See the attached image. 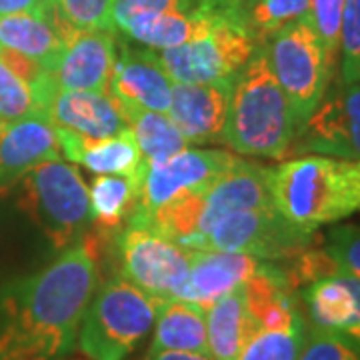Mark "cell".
I'll return each instance as SVG.
<instances>
[{"mask_svg": "<svg viewBox=\"0 0 360 360\" xmlns=\"http://www.w3.org/2000/svg\"><path fill=\"white\" fill-rule=\"evenodd\" d=\"M307 340V322L300 316L286 328L257 330L238 360H298Z\"/></svg>", "mask_w": 360, "mask_h": 360, "instance_id": "f1b7e54d", "label": "cell"}, {"mask_svg": "<svg viewBox=\"0 0 360 360\" xmlns=\"http://www.w3.org/2000/svg\"><path fill=\"white\" fill-rule=\"evenodd\" d=\"M232 82H220V84L172 82V96L167 115L188 144L222 142Z\"/></svg>", "mask_w": 360, "mask_h": 360, "instance_id": "9a60e30c", "label": "cell"}, {"mask_svg": "<svg viewBox=\"0 0 360 360\" xmlns=\"http://www.w3.org/2000/svg\"><path fill=\"white\" fill-rule=\"evenodd\" d=\"M288 155L360 160V82H330L316 110L296 132Z\"/></svg>", "mask_w": 360, "mask_h": 360, "instance_id": "8fae6325", "label": "cell"}, {"mask_svg": "<svg viewBox=\"0 0 360 360\" xmlns=\"http://www.w3.org/2000/svg\"><path fill=\"white\" fill-rule=\"evenodd\" d=\"M116 58V40L108 30H77L65 39L49 75L63 90L108 94Z\"/></svg>", "mask_w": 360, "mask_h": 360, "instance_id": "4fadbf2b", "label": "cell"}, {"mask_svg": "<svg viewBox=\"0 0 360 360\" xmlns=\"http://www.w3.org/2000/svg\"><path fill=\"white\" fill-rule=\"evenodd\" d=\"M193 352L210 359L206 338V310L186 300L165 302L155 321V338L146 354Z\"/></svg>", "mask_w": 360, "mask_h": 360, "instance_id": "603a6c76", "label": "cell"}, {"mask_svg": "<svg viewBox=\"0 0 360 360\" xmlns=\"http://www.w3.org/2000/svg\"><path fill=\"white\" fill-rule=\"evenodd\" d=\"M212 25V14L194 8L191 13H139L118 26L130 39L148 49H174L200 39Z\"/></svg>", "mask_w": 360, "mask_h": 360, "instance_id": "7402d4cb", "label": "cell"}, {"mask_svg": "<svg viewBox=\"0 0 360 360\" xmlns=\"http://www.w3.org/2000/svg\"><path fill=\"white\" fill-rule=\"evenodd\" d=\"M322 248L333 257L340 272L360 281V224L335 226L326 234Z\"/></svg>", "mask_w": 360, "mask_h": 360, "instance_id": "836d02e7", "label": "cell"}, {"mask_svg": "<svg viewBox=\"0 0 360 360\" xmlns=\"http://www.w3.org/2000/svg\"><path fill=\"white\" fill-rule=\"evenodd\" d=\"M226 14H232L257 44H264L284 26L310 14V0H250Z\"/></svg>", "mask_w": 360, "mask_h": 360, "instance_id": "4316f807", "label": "cell"}, {"mask_svg": "<svg viewBox=\"0 0 360 360\" xmlns=\"http://www.w3.org/2000/svg\"><path fill=\"white\" fill-rule=\"evenodd\" d=\"M298 360H360V345L342 333L312 326Z\"/></svg>", "mask_w": 360, "mask_h": 360, "instance_id": "1f68e13d", "label": "cell"}, {"mask_svg": "<svg viewBox=\"0 0 360 360\" xmlns=\"http://www.w3.org/2000/svg\"><path fill=\"white\" fill-rule=\"evenodd\" d=\"M258 46L232 14H212L206 34L162 51L158 60L172 82L220 84L238 77Z\"/></svg>", "mask_w": 360, "mask_h": 360, "instance_id": "52a82bcc", "label": "cell"}, {"mask_svg": "<svg viewBox=\"0 0 360 360\" xmlns=\"http://www.w3.org/2000/svg\"><path fill=\"white\" fill-rule=\"evenodd\" d=\"M246 2H250V0H243V4H246ZM243 4H240V6H243ZM240 6H238V8H240ZM232 13H234V11H232Z\"/></svg>", "mask_w": 360, "mask_h": 360, "instance_id": "ab89813d", "label": "cell"}, {"mask_svg": "<svg viewBox=\"0 0 360 360\" xmlns=\"http://www.w3.org/2000/svg\"><path fill=\"white\" fill-rule=\"evenodd\" d=\"M96 243L84 234L39 272L0 286V360H60L96 292Z\"/></svg>", "mask_w": 360, "mask_h": 360, "instance_id": "6da1fadb", "label": "cell"}, {"mask_svg": "<svg viewBox=\"0 0 360 360\" xmlns=\"http://www.w3.org/2000/svg\"><path fill=\"white\" fill-rule=\"evenodd\" d=\"M348 283H350V290L354 296V310H352V316L348 321L347 328L342 330V335L350 336L354 342L360 345V281L354 276H348Z\"/></svg>", "mask_w": 360, "mask_h": 360, "instance_id": "8d00e7d4", "label": "cell"}, {"mask_svg": "<svg viewBox=\"0 0 360 360\" xmlns=\"http://www.w3.org/2000/svg\"><path fill=\"white\" fill-rule=\"evenodd\" d=\"M196 0H115V26L139 13H191Z\"/></svg>", "mask_w": 360, "mask_h": 360, "instance_id": "e575fe53", "label": "cell"}, {"mask_svg": "<svg viewBox=\"0 0 360 360\" xmlns=\"http://www.w3.org/2000/svg\"><path fill=\"white\" fill-rule=\"evenodd\" d=\"M28 116H42L34 90L0 58V122H14Z\"/></svg>", "mask_w": 360, "mask_h": 360, "instance_id": "f546056e", "label": "cell"}, {"mask_svg": "<svg viewBox=\"0 0 360 360\" xmlns=\"http://www.w3.org/2000/svg\"><path fill=\"white\" fill-rule=\"evenodd\" d=\"M22 182V206L56 250L84 238L90 224L89 186L78 170L60 158L32 168Z\"/></svg>", "mask_w": 360, "mask_h": 360, "instance_id": "8992f818", "label": "cell"}, {"mask_svg": "<svg viewBox=\"0 0 360 360\" xmlns=\"http://www.w3.org/2000/svg\"><path fill=\"white\" fill-rule=\"evenodd\" d=\"M46 118L56 129L89 139H110L129 130L115 101L104 92L56 89Z\"/></svg>", "mask_w": 360, "mask_h": 360, "instance_id": "d6986e66", "label": "cell"}, {"mask_svg": "<svg viewBox=\"0 0 360 360\" xmlns=\"http://www.w3.org/2000/svg\"><path fill=\"white\" fill-rule=\"evenodd\" d=\"M316 234L286 220L276 208L234 212L206 232L196 250L248 255L264 262L290 260L314 246Z\"/></svg>", "mask_w": 360, "mask_h": 360, "instance_id": "ba28073f", "label": "cell"}, {"mask_svg": "<svg viewBox=\"0 0 360 360\" xmlns=\"http://www.w3.org/2000/svg\"><path fill=\"white\" fill-rule=\"evenodd\" d=\"M108 96L115 101L120 115L127 110L168 112L172 80L160 65L158 54L120 44L108 84Z\"/></svg>", "mask_w": 360, "mask_h": 360, "instance_id": "7c38bea8", "label": "cell"}, {"mask_svg": "<svg viewBox=\"0 0 360 360\" xmlns=\"http://www.w3.org/2000/svg\"><path fill=\"white\" fill-rule=\"evenodd\" d=\"M314 328L342 333L354 310V296L345 272L324 276L300 290Z\"/></svg>", "mask_w": 360, "mask_h": 360, "instance_id": "d4e9b609", "label": "cell"}, {"mask_svg": "<svg viewBox=\"0 0 360 360\" xmlns=\"http://www.w3.org/2000/svg\"><path fill=\"white\" fill-rule=\"evenodd\" d=\"M142 360H210L202 354H193V352H156V354H146Z\"/></svg>", "mask_w": 360, "mask_h": 360, "instance_id": "f35d334b", "label": "cell"}, {"mask_svg": "<svg viewBox=\"0 0 360 360\" xmlns=\"http://www.w3.org/2000/svg\"><path fill=\"white\" fill-rule=\"evenodd\" d=\"M158 302L122 276L103 284L80 321L77 345L89 360H124L155 326Z\"/></svg>", "mask_w": 360, "mask_h": 360, "instance_id": "277c9868", "label": "cell"}, {"mask_svg": "<svg viewBox=\"0 0 360 360\" xmlns=\"http://www.w3.org/2000/svg\"><path fill=\"white\" fill-rule=\"evenodd\" d=\"M56 142L60 156L66 160L82 165L98 174H118L129 176L141 186L142 172L146 160L134 141L130 129L110 139H89L66 129H56Z\"/></svg>", "mask_w": 360, "mask_h": 360, "instance_id": "ac0fdd59", "label": "cell"}, {"mask_svg": "<svg viewBox=\"0 0 360 360\" xmlns=\"http://www.w3.org/2000/svg\"><path fill=\"white\" fill-rule=\"evenodd\" d=\"M240 156L224 150H182L162 162H146L130 219H141L186 193L206 191ZM129 219V220H130Z\"/></svg>", "mask_w": 360, "mask_h": 360, "instance_id": "30bf717a", "label": "cell"}, {"mask_svg": "<svg viewBox=\"0 0 360 360\" xmlns=\"http://www.w3.org/2000/svg\"><path fill=\"white\" fill-rule=\"evenodd\" d=\"M246 304L245 284L206 309V338L210 360H238L246 342L257 333Z\"/></svg>", "mask_w": 360, "mask_h": 360, "instance_id": "ffe728a7", "label": "cell"}, {"mask_svg": "<svg viewBox=\"0 0 360 360\" xmlns=\"http://www.w3.org/2000/svg\"><path fill=\"white\" fill-rule=\"evenodd\" d=\"M90 194V222L104 236H115L129 222L136 205L139 184L129 176L101 174L92 180Z\"/></svg>", "mask_w": 360, "mask_h": 360, "instance_id": "cb8c5ba5", "label": "cell"}, {"mask_svg": "<svg viewBox=\"0 0 360 360\" xmlns=\"http://www.w3.org/2000/svg\"><path fill=\"white\" fill-rule=\"evenodd\" d=\"M264 46L270 68L292 106L296 129L300 130L321 104L336 66L328 60L310 14L284 26Z\"/></svg>", "mask_w": 360, "mask_h": 360, "instance_id": "5b68a950", "label": "cell"}, {"mask_svg": "<svg viewBox=\"0 0 360 360\" xmlns=\"http://www.w3.org/2000/svg\"><path fill=\"white\" fill-rule=\"evenodd\" d=\"M120 276L158 302L179 300L188 278V250L158 232L127 224L116 236Z\"/></svg>", "mask_w": 360, "mask_h": 360, "instance_id": "9c48e42d", "label": "cell"}, {"mask_svg": "<svg viewBox=\"0 0 360 360\" xmlns=\"http://www.w3.org/2000/svg\"><path fill=\"white\" fill-rule=\"evenodd\" d=\"M52 0H0V14L51 13Z\"/></svg>", "mask_w": 360, "mask_h": 360, "instance_id": "d590c367", "label": "cell"}, {"mask_svg": "<svg viewBox=\"0 0 360 360\" xmlns=\"http://www.w3.org/2000/svg\"><path fill=\"white\" fill-rule=\"evenodd\" d=\"M345 0H310V20L321 37L328 60L336 66L340 52V22Z\"/></svg>", "mask_w": 360, "mask_h": 360, "instance_id": "d6a6232c", "label": "cell"}, {"mask_svg": "<svg viewBox=\"0 0 360 360\" xmlns=\"http://www.w3.org/2000/svg\"><path fill=\"white\" fill-rule=\"evenodd\" d=\"M65 39L51 13L0 14V49L22 54L49 68L63 51Z\"/></svg>", "mask_w": 360, "mask_h": 360, "instance_id": "44dd1931", "label": "cell"}, {"mask_svg": "<svg viewBox=\"0 0 360 360\" xmlns=\"http://www.w3.org/2000/svg\"><path fill=\"white\" fill-rule=\"evenodd\" d=\"M243 0H196V8L212 14H226L236 11Z\"/></svg>", "mask_w": 360, "mask_h": 360, "instance_id": "74e56055", "label": "cell"}, {"mask_svg": "<svg viewBox=\"0 0 360 360\" xmlns=\"http://www.w3.org/2000/svg\"><path fill=\"white\" fill-rule=\"evenodd\" d=\"M270 167H262L245 158L217 179L202 193V212H200V231L193 250L198 248L202 236L220 219L245 212V210H264L276 208L269 186Z\"/></svg>", "mask_w": 360, "mask_h": 360, "instance_id": "5bb4252c", "label": "cell"}, {"mask_svg": "<svg viewBox=\"0 0 360 360\" xmlns=\"http://www.w3.org/2000/svg\"><path fill=\"white\" fill-rule=\"evenodd\" d=\"M340 80L360 82V0H345L340 22Z\"/></svg>", "mask_w": 360, "mask_h": 360, "instance_id": "4dcf8cb0", "label": "cell"}, {"mask_svg": "<svg viewBox=\"0 0 360 360\" xmlns=\"http://www.w3.org/2000/svg\"><path fill=\"white\" fill-rule=\"evenodd\" d=\"M122 118L127 120L146 162H162L188 148V142L184 141L182 132L174 127L167 112L127 110L122 112Z\"/></svg>", "mask_w": 360, "mask_h": 360, "instance_id": "484cf974", "label": "cell"}, {"mask_svg": "<svg viewBox=\"0 0 360 360\" xmlns=\"http://www.w3.org/2000/svg\"><path fill=\"white\" fill-rule=\"evenodd\" d=\"M269 186L276 210L304 231L360 212V160L304 155L270 167Z\"/></svg>", "mask_w": 360, "mask_h": 360, "instance_id": "7a4b0ae2", "label": "cell"}, {"mask_svg": "<svg viewBox=\"0 0 360 360\" xmlns=\"http://www.w3.org/2000/svg\"><path fill=\"white\" fill-rule=\"evenodd\" d=\"M262 260L219 250H188V278L179 300L208 309L257 272Z\"/></svg>", "mask_w": 360, "mask_h": 360, "instance_id": "e0dca14e", "label": "cell"}, {"mask_svg": "<svg viewBox=\"0 0 360 360\" xmlns=\"http://www.w3.org/2000/svg\"><path fill=\"white\" fill-rule=\"evenodd\" d=\"M52 14L63 39L77 30H116L115 0H52Z\"/></svg>", "mask_w": 360, "mask_h": 360, "instance_id": "83f0119b", "label": "cell"}, {"mask_svg": "<svg viewBox=\"0 0 360 360\" xmlns=\"http://www.w3.org/2000/svg\"><path fill=\"white\" fill-rule=\"evenodd\" d=\"M296 130L292 106L260 44L232 82L222 142L238 155L281 160L290 153Z\"/></svg>", "mask_w": 360, "mask_h": 360, "instance_id": "3957f363", "label": "cell"}, {"mask_svg": "<svg viewBox=\"0 0 360 360\" xmlns=\"http://www.w3.org/2000/svg\"><path fill=\"white\" fill-rule=\"evenodd\" d=\"M60 158L54 127L42 116L0 122V191L25 179L42 162Z\"/></svg>", "mask_w": 360, "mask_h": 360, "instance_id": "2e32d148", "label": "cell"}]
</instances>
